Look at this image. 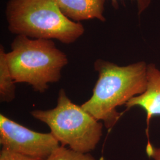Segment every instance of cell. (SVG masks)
<instances>
[{
	"mask_svg": "<svg viewBox=\"0 0 160 160\" xmlns=\"http://www.w3.org/2000/svg\"><path fill=\"white\" fill-rule=\"evenodd\" d=\"M136 2L137 7L138 13V15H141L143 12L146 11L151 4L152 0H132ZM112 5L115 9H118L119 3L118 0H111Z\"/></svg>",
	"mask_w": 160,
	"mask_h": 160,
	"instance_id": "8fae6325",
	"label": "cell"
},
{
	"mask_svg": "<svg viewBox=\"0 0 160 160\" xmlns=\"http://www.w3.org/2000/svg\"><path fill=\"white\" fill-rule=\"evenodd\" d=\"M146 152L149 157L154 160H160V148H155L149 141L146 147Z\"/></svg>",
	"mask_w": 160,
	"mask_h": 160,
	"instance_id": "7c38bea8",
	"label": "cell"
},
{
	"mask_svg": "<svg viewBox=\"0 0 160 160\" xmlns=\"http://www.w3.org/2000/svg\"><path fill=\"white\" fill-rule=\"evenodd\" d=\"M15 81L12 77L7 60V52L0 45V101L10 103L16 97Z\"/></svg>",
	"mask_w": 160,
	"mask_h": 160,
	"instance_id": "ba28073f",
	"label": "cell"
},
{
	"mask_svg": "<svg viewBox=\"0 0 160 160\" xmlns=\"http://www.w3.org/2000/svg\"><path fill=\"white\" fill-rule=\"evenodd\" d=\"M0 160H43L30 157L10 151L7 149L2 148L0 151Z\"/></svg>",
	"mask_w": 160,
	"mask_h": 160,
	"instance_id": "30bf717a",
	"label": "cell"
},
{
	"mask_svg": "<svg viewBox=\"0 0 160 160\" xmlns=\"http://www.w3.org/2000/svg\"><path fill=\"white\" fill-rule=\"evenodd\" d=\"M34 119L46 124L61 145L82 153L96 148L103 134V124L81 106L72 102L64 89L58 92L57 106L30 112Z\"/></svg>",
	"mask_w": 160,
	"mask_h": 160,
	"instance_id": "277c9868",
	"label": "cell"
},
{
	"mask_svg": "<svg viewBox=\"0 0 160 160\" xmlns=\"http://www.w3.org/2000/svg\"><path fill=\"white\" fill-rule=\"evenodd\" d=\"M63 14L69 20L81 21L96 19L105 22L106 0H55Z\"/></svg>",
	"mask_w": 160,
	"mask_h": 160,
	"instance_id": "52a82bcc",
	"label": "cell"
},
{
	"mask_svg": "<svg viewBox=\"0 0 160 160\" xmlns=\"http://www.w3.org/2000/svg\"><path fill=\"white\" fill-rule=\"evenodd\" d=\"M127 110L140 107L147 114V125L152 118L160 116V70L154 64H148V83L146 91L133 97L125 104Z\"/></svg>",
	"mask_w": 160,
	"mask_h": 160,
	"instance_id": "8992f818",
	"label": "cell"
},
{
	"mask_svg": "<svg viewBox=\"0 0 160 160\" xmlns=\"http://www.w3.org/2000/svg\"><path fill=\"white\" fill-rule=\"evenodd\" d=\"M148 64L143 61L120 66L98 59L94 63L98 79L90 99L81 106L107 129L120 118L117 108L146 91Z\"/></svg>",
	"mask_w": 160,
	"mask_h": 160,
	"instance_id": "6da1fadb",
	"label": "cell"
},
{
	"mask_svg": "<svg viewBox=\"0 0 160 160\" xmlns=\"http://www.w3.org/2000/svg\"><path fill=\"white\" fill-rule=\"evenodd\" d=\"M44 160H97L90 153H82L60 145Z\"/></svg>",
	"mask_w": 160,
	"mask_h": 160,
	"instance_id": "9c48e42d",
	"label": "cell"
},
{
	"mask_svg": "<svg viewBox=\"0 0 160 160\" xmlns=\"http://www.w3.org/2000/svg\"><path fill=\"white\" fill-rule=\"evenodd\" d=\"M0 144L2 148L45 160L61 145L51 133L33 131L4 115H0Z\"/></svg>",
	"mask_w": 160,
	"mask_h": 160,
	"instance_id": "5b68a950",
	"label": "cell"
},
{
	"mask_svg": "<svg viewBox=\"0 0 160 160\" xmlns=\"http://www.w3.org/2000/svg\"><path fill=\"white\" fill-rule=\"evenodd\" d=\"M5 15L8 30L16 36L57 40L69 45L85 32L81 23L63 14L55 0H8Z\"/></svg>",
	"mask_w": 160,
	"mask_h": 160,
	"instance_id": "7a4b0ae2",
	"label": "cell"
},
{
	"mask_svg": "<svg viewBox=\"0 0 160 160\" xmlns=\"http://www.w3.org/2000/svg\"><path fill=\"white\" fill-rule=\"evenodd\" d=\"M7 60L16 83H27L43 93L49 84L57 82L68 63L67 55L53 40L31 39L17 35L7 53Z\"/></svg>",
	"mask_w": 160,
	"mask_h": 160,
	"instance_id": "3957f363",
	"label": "cell"
}]
</instances>
